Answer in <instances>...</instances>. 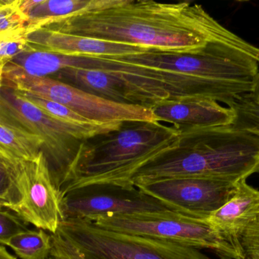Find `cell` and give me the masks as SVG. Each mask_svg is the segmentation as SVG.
<instances>
[{
  "instance_id": "6da1fadb",
  "label": "cell",
  "mask_w": 259,
  "mask_h": 259,
  "mask_svg": "<svg viewBox=\"0 0 259 259\" xmlns=\"http://www.w3.org/2000/svg\"><path fill=\"white\" fill-rule=\"evenodd\" d=\"M44 28L179 53L221 43L244 52L259 63V47L222 25L201 5L189 1L106 0L101 6L65 17Z\"/></svg>"
},
{
  "instance_id": "7a4b0ae2",
  "label": "cell",
  "mask_w": 259,
  "mask_h": 259,
  "mask_svg": "<svg viewBox=\"0 0 259 259\" xmlns=\"http://www.w3.org/2000/svg\"><path fill=\"white\" fill-rule=\"evenodd\" d=\"M103 57L154 70L170 99L202 97L227 104L237 91L232 81H253L259 73L256 59L216 42L194 52L148 48L138 54Z\"/></svg>"
},
{
  "instance_id": "3957f363",
  "label": "cell",
  "mask_w": 259,
  "mask_h": 259,
  "mask_svg": "<svg viewBox=\"0 0 259 259\" xmlns=\"http://www.w3.org/2000/svg\"><path fill=\"white\" fill-rule=\"evenodd\" d=\"M259 137L232 126L180 132L171 147L140 169L133 185L175 177L239 181L258 173Z\"/></svg>"
},
{
  "instance_id": "277c9868",
  "label": "cell",
  "mask_w": 259,
  "mask_h": 259,
  "mask_svg": "<svg viewBox=\"0 0 259 259\" xmlns=\"http://www.w3.org/2000/svg\"><path fill=\"white\" fill-rule=\"evenodd\" d=\"M179 131L159 122H124L117 130L83 141L60 188L61 196L83 187H132L143 166L170 149Z\"/></svg>"
},
{
  "instance_id": "5b68a950",
  "label": "cell",
  "mask_w": 259,
  "mask_h": 259,
  "mask_svg": "<svg viewBox=\"0 0 259 259\" xmlns=\"http://www.w3.org/2000/svg\"><path fill=\"white\" fill-rule=\"evenodd\" d=\"M0 117L42 140L52 179L59 192L80 144L93 137L117 130L123 123L94 129L67 124L46 114L24 94L5 86L0 93Z\"/></svg>"
},
{
  "instance_id": "8992f818",
  "label": "cell",
  "mask_w": 259,
  "mask_h": 259,
  "mask_svg": "<svg viewBox=\"0 0 259 259\" xmlns=\"http://www.w3.org/2000/svg\"><path fill=\"white\" fill-rule=\"evenodd\" d=\"M91 222L99 228L118 234L166 240L197 249H210L222 259H246L206 220L170 210L106 216Z\"/></svg>"
},
{
  "instance_id": "52a82bcc",
  "label": "cell",
  "mask_w": 259,
  "mask_h": 259,
  "mask_svg": "<svg viewBox=\"0 0 259 259\" xmlns=\"http://www.w3.org/2000/svg\"><path fill=\"white\" fill-rule=\"evenodd\" d=\"M3 86L60 103L95 123L158 122L146 106L106 100L54 78L29 76L8 65L3 68Z\"/></svg>"
},
{
  "instance_id": "ba28073f",
  "label": "cell",
  "mask_w": 259,
  "mask_h": 259,
  "mask_svg": "<svg viewBox=\"0 0 259 259\" xmlns=\"http://www.w3.org/2000/svg\"><path fill=\"white\" fill-rule=\"evenodd\" d=\"M238 181L208 177H175L135 182L134 187L171 211L207 220L232 196Z\"/></svg>"
},
{
  "instance_id": "9c48e42d",
  "label": "cell",
  "mask_w": 259,
  "mask_h": 259,
  "mask_svg": "<svg viewBox=\"0 0 259 259\" xmlns=\"http://www.w3.org/2000/svg\"><path fill=\"white\" fill-rule=\"evenodd\" d=\"M158 210L170 209L134 186L91 185L62 195L63 220L94 221L106 216Z\"/></svg>"
},
{
  "instance_id": "30bf717a",
  "label": "cell",
  "mask_w": 259,
  "mask_h": 259,
  "mask_svg": "<svg viewBox=\"0 0 259 259\" xmlns=\"http://www.w3.org/2000/svg\"><path fill=\"white\" fill-rule=\"evenodd\" d=\"M22 202L15 214L25 223L53 234L63 220L62 196L52 179L44 151L18 164Z\"/></svg>"
},
{
  "instance_id": "8fae6325",
  "label": "cell",
  "mask_w": 259,
  "mask_h": 259,
  "mask_svg": "<svg viewBox=\"0 0 259 259\" xmlns=\"http://www.w3.org/2000/svg\"><path fill=\"white\" fill-rule=\"evenodd\" d=\"M56 232L97 259H164L131 236L106 231L88 220H63Z\"/></svg>"
},
{
  "instance_id": "7c38bea8",
  "label": "cell",
  "mask_w": 259,
  "mask_h": 259,
  "mask_svg": "<svg viewBox=\"0 0 259 259\" xmlns=\"http://www.w3.org/2000/svg\"><path fill=\"white\" fill-rule=\"evenodd\" d=\"M149 109L158 122L173 125L179 132L202 128L231 126L234 114L212 99L187 97L155 103Z\"/></svg>"
},
{
  "instance_id": "4fadbf2b",
  "label": "cell",
  "mask_w": 259,
  "mask_h": 259,
  "mask_svg": "<svg viewBox=\"0 0 259 259\" xmlns=\"http://www.w3.org/2000/svg\"><path fill=\"white\" fill-rule=\"evenodd\" d=\"M28 50L71 57H103L138 54L146 47L117 44L42 28L27 35Z\"/></svg>"
},
{
  "instance_id": "5bb4252c",
  "label": "cell",
  "mask_w": 259,
  "mask_h": 259,
  "mask_svg": "<svg viewBox=\"0 0 259 259\" xmlns=\"http://www.w3.org/2000/svg\"><path fill=\"white\" fill-rule=\"evenodd\" d=\"M258 214L259 190L249 186L246 179H242L237 182L229 200L206 220L225 240L244 255L240 239Z\"/></svg>"
},
{
  "instance_id": "9a60e30c",
  "label": "cell",
  "mask_w": 259,
  "mask_h": 259,
  "mask_svg": "<svg viewBox=\"0 0 259 259\" xmlns=\"http://www.w3.org/2000/svg\"><path fill=\"white\" fill-rule=\"evenodd\" d=\"M56 76V79L97 97L133 104L127 84L112 73L97 68L71 67L62 70Z\"/></svg>"
},
{
  "instance_id": "2e32d148",
  "label": "cell",
  "mask_w": 259,
  "mask_h": 259,
  "mask_svg": "<svg viewBox=\"0 0 259 259\" xmlns=\"http://www.w3.org/2000/svg\"><path fill=\"white\" fill-rule=\"evenodd\" d=\"M42 140L0 117V157L13 164L30 161L44 151Z\"/></svg>"
},
{
  "instance_id": "e0dca14e",
  "label": "cell",
  "mask_w": 259,
  "mask_h": 259,
  "mask_svg": "<svg viewBox=\"0 0 259 259\" xmlns=\"http://www.w3.org/2000/svg\"><path fill=\"white\" fill-rule=\"evenodd\" d=\"M106 0H42L28 17L26 34L48 27L65 17L101 6Z\"/></svg>"
},
{
  "instance_id": "ac0fdd59",
  "label": "cell",
  "mask_w": 259,
  "mask_h": 259,
  "mask_svg": "<svg viewBox=\"0 0 259 259\" xmlns=\"http://www.w3.org/2000/svg\"><path fill=\"white\" fill-rule=\"evenodd\" d=\"M73 58L48 52L28 50L6 65L35 77H50L72 67Z\"/></svg>"
},
{
  "instance_id": "d6986e66",
  "label": "cell",
  "mask_w": 259,
  "mask_h": 259,
  "mask_svg": "<svg viewBox=\"0 0 259 259\" xmlns=\"http://www.w3.org/2000/svg\"><path fill=\"white\" fill-rule=\"evenodd\" d=\"M228 107L234 114L231 126L259 137V73L252 89L236 97Z\"/></svg>"
},
{
  "instance_id": "ffe728a7",
  "label": "cell",
  "mask_w": 259,
  "mask_h": 259,
  "mask_svg": "<svg viewBox=\"0 0 259 259\" xmlns=\"http://www.w3.org/2000/svg\"><path fill=\"white\" fill-rule=\"evenodd\" d=\"M6 246L21 259H47L51 253V234L28 230L12 237Z\"/></svg>"
},
{
  "instance_id": "44dd1931",
  "label": "cell",
  "mask_w": 259,
  "mask_h": 259,
  "mask_svg": "<svg viewBox=\"0 0 259 259\" xmlns=\"http://www.w3.org/2000/svg\"><path fill=\"white\" fill-rule=\"evenodd\" d=\"M22 202L18 164L0 157V208L15 212Z\"/></svg>"
},
{
  "instance_id": "7402d4cb",
  "label": "cell",
  "mask_w": 259,
  "mask_h": 259,
  "mask_svg": "<svg viewBox=\"0 0 259 259\" xmlns=\"http://www.w3.org/2000/svg\"><path fill=\"white\" fill-rule=\"evenodd\" d=\"M23 94L29 101L31 102L37 107L40 108L46 114L56 120L67 123V124L78 126V127L87 128V129H94V128L102 127L106 125H109L100 124V123H95L94 122L90 121L88 119L79 115L72 109H69L60 103L46 100V99L39 98V97L30 95V94Z\"/></svg>"
},
{
  "instance_id": "603a6c76",
  "label": "cell",
  "mask_w": 259,
  "mask_h": 259,
  "mask_svg": "<svg viewBox=\"0 0 259 259\" xmlns=\"http://www.w3.org/2000/svg\"><path fill=\"white\" fill-rule=\"evenodd\" d=\"M28 50L25 27L10 33L0 34V62L5 65Z\"/></svg>"
},
{
  "instance_id": "cb8c5ba5",
  "label": "cell",
  "mask_w": 259,
  "mask_h": 259,
  "mask_svg": "<svg viewBox=\"0 0 259 259\" xmlns=\"http://www.w3.org/2000/svg\"><path fill=\"white\" fill-rule=\"evenodd\" d=\"M28 21L18 9V0L0 6V34L24 28Z\"/></svg>"
},
{
  "instance_id": "d4e9b609",
  "label": "cell",
  "mask_w": 259,
  "mask_h": 259,
  "mask_svg": "<svg viewBox=\"0 0 259 259\" xmlns=\"http://www.w3.org/2000/svg\"><path fill=\"white\" fill-rule=\"evenodd\" d=\"M51 243L53 259H97L82 252L58 232L51 234Z\"/></svg>"
},
{
  "instance_id": "484cf974",
  "label": "cell",
  "mask_w": 259,
  "mask_h": 259,
  "mask_svg": "<svg viewBox=\"0 0 259 259\" xmlns=\"http://www.w3.org/2000/svg\"><path fill=\"white\" fill-rule=\"evenodd\" d=\"M27 231L28 228L25 222L17 214L0 210V244L6 246L12 237Z\"/></svg>"
},
{
  "instance_id": "4316f807",
  "label": "cell",
  "mask_w": 259,
  "mask_h": 259,
  "mask_svg": "<svg viewBox=\"0 0 259 259\" xmlns=\"http://www.w3.org/2000/svg\"><path fill=\"white\" fill-rule=\"evenodd\" d=\"M240 246L245 258L259 259V214L242 235Z\"/></svg>"
},
{
  "instance_id": "83f0119b",
  "label": "cell",
  "mask_w": 259,
  "mask_h": 259,
  "mask_svg": "<svg viewBox=\"0 0 259 259\" xmlns=\"http://www.w3.org/2000/svg\"><path fill=\"white\" fill-rule=\"evenodd\" d=\"M42 0H18V6L21 13L28 18L30 12L39 6Z\"/></svg>"
},
{
  "instance_id": "f1b7e54d",
  "label": "cell",
  "mask_w": 259,
  "mask_h": 259,
  "mask_svg": "<svg viewBox=\"0 0 259 259\" xmlns=\"http://www.w3.org/2000/svg\"><path fill=\"white\" fill-rule=\"evenodd\" d=\"M0 259H16V258L8 252L6 248L0 246Z\"/></svg>"
},
{
  "instance_id": "f546056e",
  "label": "cell",
  "mask_w": 259,
  "mask_h": 259,
  "mask_svg": "<svg viewBox=\"0 0 259 259\" xmlns=\"http://www.w3.org/2000/svg\"><path fill=\"white\" fill-rule=\"evenodd\" d=\"M5 64L3 62H0V93H1L2 88H3V68L5 67Z\"/></svg>"
},
{
  "instance_id": "4dcf8cb0",
  "label": "cell",
  "mask_w": 259,
  "mask_h": 259,
  "mask_svg": "<svg viewBox=\"0 0 259 259\" xmlns=\"http://www.w3.org/2000/svg\"><path fill=\"white\" fill-rule=\"evenodd\" d=\"M10 0H6V1H4V0H0V6H3V5L7 4Z\"/></svg>"
},
{
  "instance_id": "1f68e13d",
  "label": "cell",
  "mask_w": 259,
  "mask_h": 259,
  "mask_svg": "<svg viewBox=\"0 0 259 259\" xmlns=\"http://www.w3.org/2000/svg\"><path fill=\"white\" fill-rule=\"evenodd\" d=\"M47 259H53V258H50H50H47Z\"/></svg>"
},
{
  "instance_id": "d6a6232c",
  "label": "cell",
  "mask_w": 259,
  "mask_h": 259,
  "mask_svg": "<svg viewBox=\"0 0 259 259\" xmlns=\"http://www.w3.org/2000/svg\"><path fill=\"white\" fill-rule=\"evenodd\" d=\"M258 173H259V167H258Z\"/></svg>"
}]
</instances>
